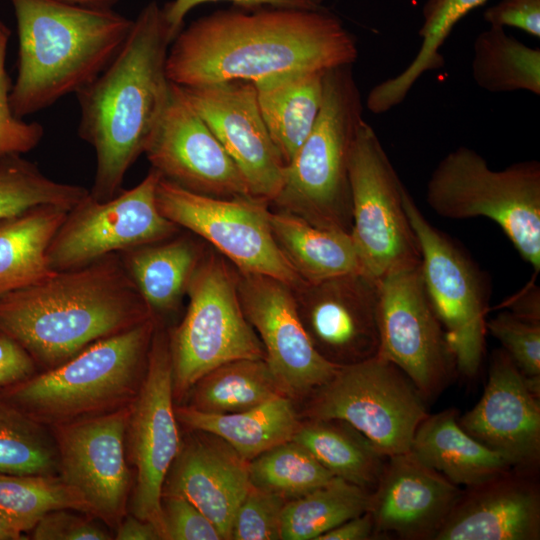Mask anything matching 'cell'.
<instances>
[{
	"label": "cell",
	"instance_id": "50",
	"mask_svg": "<svg viewBox=\"0 0 540 540\" xmlns=\"http://www.w3.org/2000/svg\"><path fill=\"white\" fill-rule=\"evenodd\" d=\"M117 540H160L161 536L156 526L146 520L129 515L121 520L116 527Z\"/></svg>",
	"mask_w": 540,
	"mask_h": 540
},
{
	"label": "cell",
	"instance_id": "10",
	"mask_svg": "<svg viewBox=\"0 0 540 540\" xmlns=\"http://www.w3.org/2000/svg\"><path fill=\"white\" fill-rule=\"evenodd\" d=\"M307 419H339L364 434L387 457L407 453L428 415L424 399L393 363L374 356L340 366L309 397Z\"/></svg>",
	"mask_w": 540,
	"mask_h": 540
},
{
	"label": "cell",
	"instance_id": "34",
	"mask_svg": "<svg viewBox=\"0 0 540 540\" xmlns=\"http://www.w3.org/2000/svg\"><path fill=\"white\" fill-rule=\"evenodd\" d=\"M472 78L490 93L526 91L540 94V49L489 26L474 40Z\"/></svg>",
	"mask_w": 540,
	"mask_h": 540
},
{
	"label": "cell",
	"instance_id": "12",
	"mask_svg": "<svg viewBox=\"0 0 540 540\" xmlns=\"http://www.w3.org/2000/svg\"><path fill=\"white\" fill-rule=\"evenodd\" d=\"M160 174L151 168L131 189L107 200L90 195L68 211L47 249L54 271L78 268L110 254L171 238L180 230L158 209Z\"/></svg>",
	"mask_w": 540,
	"mask_h": 540
},
{
	"label": "cell",
	"instance_id": "6",
	"mask_svg": "<svg viewBox=\"0 0 540 540\" xmlns=\"http://www.w3.org/2000/svg\"><path fill=\"white\" fill-rule=\"evenodd\" d=\"M363 120V103L352 65L327 70L317 120L286 164L282 186L270 205L317 227L350 233L349 160Z\"/></svg>",
	"mask_w": 540,
	"mask_h": 540
},
{
	"label": "cell",
	"instance_id": "30",
	"mask_svg": "<svg viewBox=\"0 0 540 540\" xmlns=\"http://www.w3.org/2000/svg\"><path fill=\"white\" fill-rule=\"evenodd\" d=\"M69 210L45 205L0 219V297L53 274L48 246Z\"/></svg>",
	"mask_w": 540,
	"mask_h": 540
},
{
	"label": "cell",
	"instance_id": "32",
	"mask_svg": "<svg viewBox=\"0 0 540 540\" xmlns=\"http://www.w3.org/2000/svg\"><path fill=\"white\" fill-rule=\"evenodd\" d=\"M486 0H427L422 8L419 29L421 45L412 61L399 74L376 84L369 92L366 106L374 114H382L402 103L419 78L429 71L441 69L444 57L441 48L454 26L470 11Z\"/></svg>",
	"mask_w": 540,
	"mask_h": 540
},
{
	"label": "cell",
	"instance_id": "24",
	"mask_svg": "<svg viewBox=\"0 0 540 540\" xmlns=\"http://www.w3.org/2000/svg\"><path fill=\"white\" fill-rule=\"evenodd\" d=\"M194 431L181 442L162 494L186 498L229 540L234 514L250 487L248 462L221 438Z\"/></svg>",
	"mask_w": 540,
	"mask_h": 540
},
{
	"label": "cell",
	"instance_id": "53",
	"mask_svg": "<svg viewBox=\"0 0 540 540\" xmlns=\"http://www.w3.org/2000/svg\"><path fill=\"white\" fill-rule=\"evenodd\" d=\"M0 32H10L8 26L0 20Z\"/></svg>",
	"mask_w": 540,
	"mask_h": 540
},
{
	"label": "cell",
	"instance_id": "4",
	"mask_svg": "<svg viewBox=\"0 0 540 540\" xmlns=\"http://www.w3.org/2000/svg\"><path fill=\"white\" fill-rule=\"evenodd\" d=\"M10 2L18 36L10 104L20 118L92 82L119 52L134 22L113 8L62 0Z\"/></svg>",
	"mask_w": 540,
	"mask_h": 540
},
{
	"label": "cell",
	"instance_id": "18",
	"mask_svg": "<svg viewBox=\"0 0 540 540\" xmlns=\"http://www.w3.org/2000/svg\"><path fill=\"white\" fill-rule=\"evenodd\" d=\"M179 87L240 170L250 194L270 204L286 165L261 116L255 85L231 80Z\"/></svg>",
	"mask_w": 540,
	"mask_h": 540
},
{
	"label": "cell",
	"instance_id": "28",
	"mask_svg": "<svg viewBox=\"0 0 540 540\" xmlns=\"http://www.w3.org/2000/svg\"><path fill=\"white\" fill-rule=\"evenodd\" d=\"M205 250L175 235L124 252L123 264L155 318L179 307Z\"/></svg>",
	"mask_w": 540,
	"mask_h": 540
},
{
	"label": "cell",
	"instance_id": "36",
	"mask_svg": "<svg viewBox=\"0 0 540 540\" xmlns=\"http://www.w3.org/2000/svg\"><path fill=\"white\" fill-rule=\"evenodd\" d=\"M0 473L58 475V452L49 427L0 396Z\"/></svg>",
	"mask_w": 540,
	"mask_h": 540
},
{
	"label": "cell",
	"instance_id": "21",
	"mask_svg": "<svg viewBox=\"0 0 540 540\" xmlns=\"http://www.w3.org/2000/svg\"><path fill=\"white\" fill-rule=\"evenodd\" d=\"M540 397L504 350L495 351L478 403L458 423L469 435L503 455L514 469L530 472L540 458Z\"/></svg>",
	"mask_w": 540,
	"mask_h": 540
},
{
	"label": "cell",
	"instance_id": "1",
	"mask_svg": "<svg viewBox=\"0 0 540 540\" xmlns=\"http://www.w3.org/2000/svg\"><path fill=\"white\" fill-rule=\"evenodd\" d=\"M357 58L354 35L324 7L235 6L183 27L169 46L166 73L179 86L231 80L256 84L353 65Z\"/></svg>",
	"mask_w": 540,
	"mask_h": 540
},
{
	"label": "cell",
	"instance_id": "35",
	"mask_svg": "<svg viewBox=\"0 0 540 540\" xmlns=\"http://www.w3.org/2000/svg\"><path fill=\"white\" fill-rule=\"evenodd\" d=\"M371 491L334 477L326 484L286 502L283 540H317L339 524L368 511Z\"/></svg>",
	"mask_w": 540,
	"mask_h": 540
},
{
	"label": "cell",
	"instance_id": "40",
	"mask_svg": "<svg viewBox=\"0 0 540 540\" xmlns=\"http://www.w3.org/2000/svg\"><path fill=\"white\" fill-rule=\"evenodd\" d=\"M486 329L502 344L530 390L540 397V324L505 311L486 322Z\"/></svg>",
	"mask_w": 540,
	"mask_h": 540
},
{
	"label": "cell",
	"instance_id": "48",
	"mask_svg": "<svg viewBox=\"0 0 540 540\" xmlns=\"http://www.w3.org/2000/svg\"><path fill=\"white\" fill-rule=\"evenodd\" d=\"M368 539H375L374 524L368 511L339 524L317 538V540Z\"/></svg>",
	"mask_w": 540,
	"mask_h": 540
},
{
	"label": "cell",
	"instance_id": "52",
	"mask_svg": "<svg viewBox=\"0 0 540 540\" xmlns=\"http://www.w3.org/2000/svg\"><path fill=\"white\" fill-rule=\"evenodd\" d=\"M69 3L79 4L90 7L113 8V6L122 0H62Z\"/></svg>",
	"mask_w": 540,
	"mask_h": 540
},
{
	"label": "cell",
	"instance_id": "37",
	"mask_svg": "<svg viewBox=\"0 0 540 540\" xmlns=\"http://www.w3.org/2000/svg\"><path fill=\"white\" fill-rule=\"evenodd\" d=\"M88 194L82 186L47 177L22 155L0 159V219L45 205L71 210Z\"/></svg>",
	"mask_w": 540,
	"mask_h": 540
},
{
	"label": "cell",
	"instance_id": "49",
	"mask_svg": "<svg viewBox=\"0 0 540 540\" xmlns=\"http://www.w3.org/2000/svg\"><path fill=\"white\" fill-rule=\"evenodd\" d=\"M505 306L514 316L534 324H540V300L537 285H527L519 294L511 297Z\"/></svg>",
	"mask_w": 540,
	"mask_h": 540
},
{
	"label": "cell",
	"instance_id": "19",
	"mask_svg": "<svg viewBox=\"0 0 540 540\" xmlns=\"http://www.w3.org/2000/svg\"><path fill=\"white\" fill-rule=\"evenodd\" d=\"M293 292L302 324L327 361L340 367L377 355L378 280L355 272L304 282Z\"/></svg>",
	"mask_w": 540,
	"mask_h": 540
},
{
	"label": "cell",
	"instance_id": "44",
	"mask_svg": "<svg viewBox=\"0 0 540 540\" xmlns=\"http://www.w3.org/2000/svg\"><path fill=\"white\" fill-rule=\"evenodd\" d=\"M72 509L46 513L31 530L35 540H109V533L94 522L74 514Z\"/></svg>",
	"mask_w": 540,
	"mask_h": 540
},
{
	"label": "cell",
	"instance_id": "43",
	"mask_svg": "<svg viewBox=\"0 0 540 540\" xmlns=\"http://www.w3.org/2000/svg\"><path fill=\"white\" fill-rule=\"evenodd\" d=\"M164 540H221L213 524L194 504L174 494H162Z\"/></svg>",
	"mask_w": 540,
	"mask_h": 540
},
{
	"label": "cell",
	"instance_id": "2",
	"mask_svg": "<svg viewBox=\"0 0 540 540\" xmlns=\"http://www.w3.org/2000/svg\"><path fill=\"white\" fill-rule=\"evenodd\" d=\"M172 40L162 8L149 2L113 60L76 93L78 134L96 154L89 193L98 200L121 191L127 171L158 126L170 94L166 59Z\"/></svg>",
	"mask_w": 540,
	"mask_h": 540
},
{
	"label": "cell",
	"instance_id": "5",
	"mask_svg": "<svg viewBox=\"0 0 540 540\" xmlns=\"http://www.w3.org/2000/svg\"><path fill=\"white\" fill-rule=\"evenodd\" d=\"M156 318L103 338L62 364L0 390L50 427L130 405L144 377Z\"/></svg>",
	"mask_w": 540,
	"mask_h": 540
},
{
	"label": "cell",
	"instance_id": "31",
	"mask_svg": "<svg viewBox=\"0 0 540 540\" xmlns=\"http://www.w3.org/2000/svg\"><path fill=\"white\" fill-rule=\"evenodd\" d=\"M292 439L332 475L369 491L388 459L364 434L339 419L300 420Z\"/></svg>",
	"mask_w": 540,
	"mask_h": 540
},
{
	"label": "cell",
	"instance_id": "7",
	"mask_svg": "<svg viewBox=\"0 0 540 540\" xmlns=\"http://www.w3.org/2000/svg\"><path fill=\"white\" fill-rule=\"evenodd\" d=\"M426 200L439 216L486 217L499 225L535 273L540 270V163L517 162L493 170L475 150L444 156L427 183Z\"/></svg>",
	"mask_w": 540,
	"mask_h": 540
},
{
	"label": "cell",
	"instance_id": "26",
	"mask_svg": "<svg viewBox=\"0 0 540 540\" xmlns=\"http://www.w3.org/2000/svg\"><path fill=\"white\" fill-rule=\"evenodd\" d=\"M178 423L191 430L215 435L249 462L261 453L289 441L300 418L292 399L276 397L252 409L226 414L198 411L189 406L175 407Z\"/></svg>",
	"mask_w": 540,
	"mask_h": 540
},
{
	"label": "cell",
	"instance_id": "17",
	"mask_svg": "<svg viewBox=\"0 0 540 540\" xmlns=\"http://www.w3.org/2000/svg\"><path fill=\"white\" fill-rule=\"evenodd\" d=\"M235 270L243 312L263 345L272 374L289 398H308L339 366L313 346L289 285L270 276Z\"/></svg>",
	"mask_w": 540,
	"mask_h": 540
},
{
	"label": "cell",
	"instance_id": "23",
	"mask_svg": "<svg viewBox=\"0 0 540 540\" xmlns=\"http://www.w3.org/2000/svg\"><path fill=\"white\" fill-rule=\"evenodd\" d=\"M539 538V487L530 472L513 469L462 490L434 540Z\"/></svg>",
	"mask_w": 540,
	"mask_h": 540
},
{
	"label": "cell",
	"instance_id": "33",
	"mask_svg": "<svg viewBox=\"0 0 540 540\" xmlns=\"http://www.w3.org/2000/svg\"><path fill=\"white\" fill-rule=\"evenodd\" d=\"M189 407L212 414L246 411L287 396L265 359H238L202 376L190 389Z\"/></svg>",
	"mask_w": 540,
	"mask_h": 540
},
{
	"label": "cell",
	"instance_id": "16",
	"mask_svg": "<svg viewBox=\"0 0 540 540\" xmlns=\"http://www.w3.org/2000/svg\"><path fill=\"white\" fill-rule=\"evenodd\" d=\"M131 404L50 426L58 452V476L82 499L89 516L117 527L126 515L131 476L125 439Z\"/></svg>",
	"mask_w": 540,
	"mask_h": 540
},
{
	"label": "cell",
	"instance_id": "47",
	"mask_svg": "<svg viewBox=\"0 0 540 540\" xmlns=\"http://www.w3.org/2000/svg\"><path fill=\"white\" fill-rule=\"evenodd\" d=\"M36 370L37 365L27 350L0 333V390L30 378Z\"/></svg>",
	"mask_w": 540,
	"mask_h": 540
},
{
	"label": "cell",
	"instance_id": "20",
	"mask_svg": "<svg viewBox=\"0 0 540 540\" xmlns=\"http://www.w3.org/2000/svg\"><path fill=\"white\" fill-rule=\"evenodd\" d=\"M144 154L162 178L191 192L218 198L251 195L234 161L172 82Z\"/></svg>",
	"mask_w": 540,
	"mask_h": 540
},
{
	"label": "cell",
	"instance_id": "51",
	"mask_svg": "<svg viewBox=\"0 0 540 540\" xmlns=\"http://www.w3.org/2000/svg\"><path fill=\"white\" fill-rule=\"evenodd\" d=\"M23 533L0 512V540H22Z\"/></svg>",
	"mask_w": 540,
	"mask_h": 540
},
{
	"label": "cell",
	"instance_id": "39",
	"mask_svg": "<svg viewBox=\"0 0 540 540\" xmlns=\"http://www.w3.org/2000/svg\"><path fill=\"white\" fill-rule=\"evenodd\" d=\"M56 509L87 514L81 497L58 475L0 473V512L23 534L31 531L42 516Z\"/></svg>",
	"mask_w": 540,
	"mask_h": 540
},
{
	"label": "cell",
	"instance_id": "29",
	"mask_svg": "<svg viewBox=\"0 0 540 540\" xmlns=\"http://www.w3.org/2000/svg\"><path fill=\"white\" fill-rule=\"evenodd\" d=\"M325 72L295 73L254 84L261 116L285 165L317 120Z\"/></svg>",
	"mask_w": 540,
	"mask_h": 540
},
{
	"label": "cell",
	"instance_id": "41",
	"mask_svg": "<svg viewBox=\"0 0 540 540\" xmlns=\"http://www.w3.org/2000/svg\"><path fill=\"white\" fill-rule=\"evenodd\" d=\"M286 502L283 497L250 484L234 514L229 540L281 539L282 513Z\"/></svg>",
	"mask_w": 540,
	"mask_h": 540
},
{
	"label": "cell",
	"instance_id": "14",
	"mask_svg": "<svg viewBox=\"0 0 540 540\" xmlns=\"http://www.w3.org/2000/svg\"><path fill=\"white\" fill-rule=\"evenodd\" d=\"M172 384L169 335L156 326L144 377L131 403L126 439L136 472L132 514L153 523L161 539L163 485L181 446Z\"/></svg>",
	"mask_w": 540,
	"mask_h": 540
},
{
	"label": "cell",
	"instance_id": "13",
	"mask_svg": "<svg viewBox=\"0 0 540 540\" xmlns=\"http://www.w3.org/2000/svg\"><path fill=\"white\" fill-rule=\"evenodd\" d=\"M403 203L420 247L422 280L455 367L473 377L483 359L487 330L479 273L464 253L424 217L406 188Z\"/></svg>",
	"mask_w": 540,
	"mask_h": 540
},
{
	"label": "cell",
	"instance_id": "27",
	"mask_svg": "<svg viewBox=\"0 0 540 540\" xmlns=\"http://www.w3.org/2000/svg\"><path fill=\"white\" fill-rule=\"evenodd\" d=\"M269 221L277 246L304 282L317 283L361 272L349 232L320 228L295 214L276 209L270 210Z\"/></svg>",
	"mask_w": 540,
	"mask_h": 540
},
{
	"label": "cell",
	"instance_id": "22",
	"mask_svg": "<svg viewBox=\"0 0 540 540\" xmlns=\"http://www.w3.org/2000/svg\"><path fill=\"white\" fill-rule=\"evenodd\" d=\"M461 493L410 452L388 457L368 509L375 538L434 540Z\"/></svg>",
	"mask_w": 540,
	"mask_h": 540
},
{
	"label": "cell",
	"instance_id": "11",
	"mask_svg": "<svg viewBox=\"0 0 540 540\" xmlns=\"http://www.w3.org/2000/svg\"><path fill=\"white\" fill-rule=\"evenodd\" d=\"M156 202L165 218L203 238L238 271L270 276L292 289L304 283L275 242L269 202L251 195L206 196L161 176Z\"/></svg>",
	"mask_w": 540,
	"mask_h": 540
},
{
	"label": "cell",
	"instance_id": "15",
	"mask_svg": "<svg viewBox=\"0 0 540 540\" xmlns=\"http://www.w3.org/2000/svg\"><path fill=\"white\" fill-rule=\"evenodd\" d=\"M377 319V356L397 366L424 400L437 396L455 364L428 298L420 265L379 281Z\"/></svg>",
	"mask_w": 540,
	"mask_h": 540
},
{
	"label": "cell",
	"instance_id": "54",
	"mask_svg": "<svg viewBox=\"0 0 540 540\" xmlns=\"http://www.w3.org/2000/svg\"><path fill=\"white\" fill-rule=\"evenodd\" d=\"M314 3L318 4V5H321L323 0H312Z\"/></svg>",
	"mask_w": 540,
	"mask_h": 540
},
{
	"label": "cell",
	"instance_id": "8",
	"mask_svg": "<svg viewBox=\"0 0 540 540\" xmlns=\"http://www.w3.org/2000/svg\"><path fill=\"white\" fill-rule=\"evenodd\" d=\"M185 316L169 335L173 397L216 367L238 359H265L263 345L243 312L236 270L215 249H206L187 288Z\"/></svg>",
	"mask_w": 540,
	"mask_h": 540
},
{
	"label": "cell",
	"instance_id": "25",
	"mask_svg": "<svg viewBox=\"0 0 540 540\" xmlns=\"http://www.w3.org/2000/svg\"><path fill=\"white\" fill-rule=\"evenodd\" d=\"M409 452L453 484L466 488L514 469L503 455L463 430L455 409L428 414L419 424Z\"/></svg>",
	"mask_w": 540,
	"mask_h": 540
},
{
	"label": "cell",
	"instance_id": "38",
	"mask_svg": "<svg viewBox=\"0 0 540 540\" xmlns=\"http://www.w3.org/2000/svg\"><path fill=\"white\" fill-rule=\"evenodd\" d=\"M248 470L252 486L277 494L287 501L300 497L335 477L305 447L293 439L250 460Z\"/></svg>",
	"mask_w": 540,
	"mask_h": 540
},
{
	"label": "cell",
	"instance_id": "46",
	"mask_svg": "<svg viewBox=\"0 0 540 540\" xmlns=\"http://www.w3.org/2000/svg\"><path fill=\"white\" fill-rule=\"evenodd\" d=\"M216 1H229L235 6L247 9L264 6L296 9H319L322 7L312 0H172L161 7L172 39L183 29L184 19L191 9L203 3Z\"/></svg>",
	"mask_w": 540,
	"mask_h": 540
},
{
	"label": "cell",
	"instance_id": "42",
	"mask_svg": "<svg viewBox=\"0 0 540 540\" xmlns=\"http://www.w3.org/2000/svg\"><path fill=\"white\" fill-rule=\"evenodd\" d=\"M11 32H0V159L23 155L38 146L44 128L38 122H26L16 116L10 104L12 82L6 67Z\"/></svg>",
	"mask_w": 540,
	"mask_h": 540
},
{
	"label": "cell",
	"instance_id": "3",
	"mask_svg": "<svg viewBox=\"0 0 540 540\" xmlns=\"http://www.w3.org/2000/svg\"><path fill=\"white\" fill-rule=\"evenodd\" d=\"M56 271L0 297V333L46 370L91 344L155 318L119 255Z\"/></svg>",
	"mask_w": 540,
	"mask_h": 540
},
{
	"label": "cell",
	"instance_id": "45",
	"mask_svg": "<svg viewBox=\"0 0 540 540\" xmlns=\"http://www.w3.org/2000/svg\"><path fill=\"white\" fill-rule=\"evenodd\" d=\"M483 18L489 26L513 27L540 38V0H501L487 8Z\"/></svg>",
	"mask_w": 540,
	"mask_h": 540
},
{
	"label": "cell",
	"instance_id": "9",
	"mask_svg": "<svg viewBox=\"0 0 540 540\" xmlns=\"http://www.w3.org/2000/svg\"><path fill=\"white\" fill-rule=\"evenodd\" d=\"M352 227L361 272L375 280L416 268L418 239L403 203L405 186L372 126L362 121L350 154Z\"/></svg>",
	"mask_w": 540,
	"mask_h": 540
}]
</instances>
